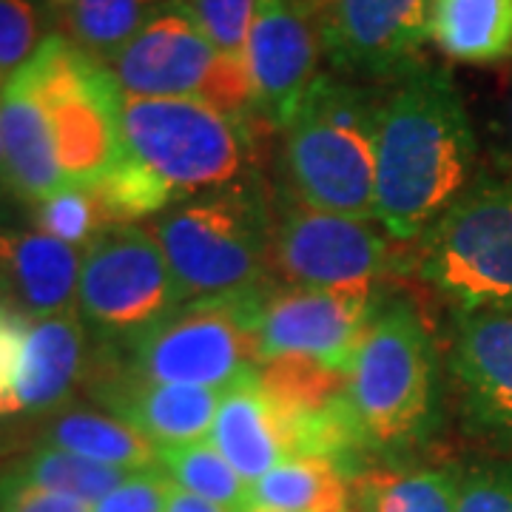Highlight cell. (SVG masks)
Listing matches in <instances>:
<instances>
[{
    "label": "cell",
    "instance_id": "9",
    "mask_svg": "<svg viewBox=\"0 0 512 512\" xmlns=\"http://www.w3.org/2000/svg\"><path fill=\"white\" fill-rule=\"evenodd\" d=\"M109 69L123 94L131 97L202 100L231 114L254 117L245 57L217 49L185 0H165Z\"/></svg>",
    "mask_w": 512,
    "mask_h": 512
},
{
    "label": "cell",
    "instance_id": "8",
    "mask_svg": "<svg viewBox=\"0 0 512 512\" xmlns=\"http://www.w3.org/2000/svg\"><path fill=\"white\" fill-rule=\"evenodd\" d=\"M35 92L66 185H92L123 160V89L106 63L52 35L18 69Z\"/></svg>",
    "mask_w": 512,
    "mask_h": 512
},
{
    "label": "cell",
    "instance_id": "25",
    "mask_svg": "<svg viewBox=\"0 0 512 512\" xmlns=\"http://www.w3.org/2000/svg\"><path fill=\"white\" fill-rule=\"evenodd\" d=\"M251 507L345 512L350 507V478L322 458H285L251 484Z\"/></svg>",
    "mask_w": 512,
    "mask_h": 512
},
{
    "label": "cell",
    "instance_id": "15",
    "mask_svg": "<svg viewBox=\"0 0 512 512\" xmlns=\"http://www.w3.org/2000/svg\"><path fill=\"white\" fill-rule=\"evenodd\" d=\"M447 373L464 427L512 453V313H453Z\"/></svg>",
    "mask_w": 512,
    "mask_h": 512
},
{
    "label": "cell",
    "instance_id": "41",
    "mask_svg": "<svg viewBox=\"0 0 512 512\" xmlns=\"http://www.w3.org/2000/svg\"><path fill=\"white\" fill-rule=\"evenodd\" d=\"M345 512H356V510H353V507H348V510H345Z\"/></svg>",
    "mask_w": 512,
    "mask_h": 512
},
{
    "label": "cell",
    "instance_id": "2",
    "mask_svg": "<svg viewBox=\"0 0 512 512\" xmlns=\"http://www.w3.org/2000/svg\"><path fill=\"white\" fill-rule=\"evenodd\" d=\"M148 231L160 242L185 302H234L274 285V205L259 174L174 202Z\"/></svg>",
    "mask_w": 512,
    "mask_h": 512
},
{
    "label": "cell",
    "instance_id": "23",
    "mask_svg": "<svg viewBox=\"0 0 512 512\" xmlns=\"http://www.w3.org/2000/svg\"><path fill=\"white\" fill-rule=\"evenodd\" d=\"M461 470L453 467H365L350 476L356 512H458Z\"/></svg>",
    "mask_w": 512,
    "mask_h": 512
},
{
    "label": "cell",
    "instance_id": "13",
    "mask_svg": "<svg viewBox=\"0 0 512 512\" xmlns=\"http://www.w3.org/2000/svg\"><path fill=\"white\" fill-rule=\"evenodd\" d=\"M379 302V293L271 285L256 311V359L262 365L282 356H302L348 373Z\"/></svg>",
    "mask_w": 512,
    "mask_h": 512
},
{
    "label": "cell",
    "instance_id": "35",
    "mask_svg": "<svg viewBox=\"0 0 512 512\" xmlns=\"http://www.w3.org/2000/svg\"><path fill=\"white\" fill-rule=\"evenodd\" d=\"M0 512H92V504L26 484L6 473L0 476Z\"/></svg>",
    "mask_w": 512,
    "mask_h": 512
},
{
    "label": "cell",
    "instance_id": "26",
    "mask_svg": "<svg viewBox=\"0 0 512 512\" xmlns=\"http://www.w3.org/2000/svg\"><path fill=\"white\" fill-rule=\"evenodd\" d=\"M160 467L180 490L200 495L228 512L251 507V484L222 456L211 439L180 447H160Z\"/></svg>",
    "mask_w": 512,
    "mask_h": 512
},
{
    "label": "cell",
    "instance_id": "12",
    "mask_svg": "<svg viewBox=\"0 0 512 512\" xmlns=\"http://www.w3.org/2000/svg\"><path fill=\"white\" fill-rule=\"evenodd\" d=\"M333 74L387 86L413 66L430 40L433 0H302Z\"/></svg>",
    "mask_w": 512,
    "mask_h": 512
},
{
    "label": "cell",
    "instance_id": "22",
    "mask_svg": "<svg viewBox=\"0 0 512 512\" xmlns=\"http://www.w3.org/2000/svg\"><path fill=\"white\" fill-rule=\"evenodd\" d=\"M430 40L456 63H507L512 60V0H433Z\"/></svg>",
    "mask_w": 512,
    "mask_h": 512
},
{
    "label": "cell",
    "instance_id": "27",
    "mask_svg": "<svg viewBox=\"0 0 512 512\" xmlns=\"http://www.w3.org/2000/svg\"><path fill=\"white\" fill-rule=\"evenodd\" d=\"M9 473L20 481H26V484L72 495V498L86 501L92 507L131 476V470L94 464L89 458L72 456V453H63V450L46 447V444H37L35 450L26 458H20Z\"/></svg>",
    "mask_w": 512,
    "mask_h": 512
},
{
    "label": "cell",
    "instance_id": "24",
    "mask_svg": "<svg viewBox=\"0 0 512 512\" xmlns=\"http://www.w3.org/2000/svg\"><path fill=\"white\" fill-rule=\"evenodd\" d=\"M55 32L109 66L165 0H46Z\"/></svg>",
    "mask_w": 512,
    "mask_h": 512
},
{
    "label": "cell",
    "instance_id": "40",
    "mask_svg": "<svg viewBox=\"0 0 512 512\" xmlns=\"http://www.w3.org/2000/svg\"><path fill=\"white\" fill-rule=\"evenodd\" d=\"M3 214L6 211H3V180H0V220H3Z\"/></svg>",
    "mask_w": 512,
    "mask_h": 512
},
{
    "label": "cell",
    "instance_id": "29",
    "mask_svg": "<svg viewBox=\"0 0 512 512\" xmlns=\"http://www.w3.org/2000/svg\"><path fill=\"white\" fill-rule=\"evenodd\" d=\"M32 220L40 234L60 239L77 251H86L109 228L92 185H66L46 200L35 202Z\"/></svg>",
    "mask_w": 512,
    "mask_h": 512
},
{
    "label": "cell",
    "instance_id": "34",
    "mask_svg": "<svg viewBox=\"0 0 512 512\" xmlns=\"http://www.w3.org/2000/svg\"><path fill=\"white\" fill-rule=\"evenodd\" d=\"M26 325L29 316L0 302V419L15 416V384H18Z\"/></svg>",
    "mask_w": 512,
    "mask_h": 512
},
{
    "label": "cell",
    "instance_id": "14",
    "mask_svg": "<svg viewBox=\"0 0 512 512\" xmlns=\"http://www.w3.org/2000/svg\"><path fill=\"white\" fill-rule=\"evenodd\" d=\"M322 40L302 0H256L245 43L256 123L282 131L319 77Z\"/></svg>",
    "mask_w": 512,
    "mask_h": 512
},
{
    "label": "cell",
    "instance_id": "3",
    "mask_svg": "<svg viewBox=\"0 0 512 512\" xmlns=\"http://www.w3.org/2000/svg\"><path fill=\"white\" fill-rule=\"evenodd\" d=\"M379 86L322 72L282 128L285 188L299 202L353 220H376Z\"/></svg>",
    "mask_w": 512,
    "mask_h": 512
},
{
    "label": "cell",
    "instance_id": "16",
    "mask_svg": "<svg viewBox=\"0 0 512 512\" xmlns=\"http://www.w3.org/2000/svg\"><path fill=\"white\" fill-rule=\"evenodd\" d=\"M86 387L94 402L103 404L114 419L131 424L157 447L211 439L222 402V390L217 387L137 382L92 362L86 370Z\"/></svg>",
    "mask_w": 512,
    "mask_h": 512
},
{
    "label": "cell",
    "instance_id": "18",
    "mask_svg": "<svg viewBox=\"0 0 512 512\" xmlns=\"http://www.w3.org/2000/svg\"><path fill=\"white\" fill-rule=\"evenodd\" d=\"M83 251L40 231L0 225V288L23 316H55L77 305Z\"/></svg>",
    "mask_w": 512,
    "mask_h": 512
},
{
    "label": "cell",
    "instance_id": "20",
    "mask_svg": "<svg viewBox=\"0 0 512 512\" xmlns=\"http://www.w3.org/2000/svg\"><path fill=\"white\" fill-rule=\"evenodd\" d=\"M211 444L234 464L248 484L262 478L288 458L279 410L259 382V370L242 373L222 390Z\"/></svg>",
    "mask_w": 512,
    "mask_h": 512
},
{
    "label": "cell",
    "instance_id": "4",
    "mask_svg": "<svg viewBox=\"0 0 512 512\" xmlns=\"http://www.w3.org/2000/svg\"><path fill=\"white\" fill-rule=\"evenodd\" d=\"M345 402L367 456L402 453L433 436L441 413L439 350L410 302L376 305L348 370Z\"/></svg>",
    "mask_w": 512,
    "mask_h": 512
},
{
    "label": "cell",
    "instance_id": "31",
    "mask_svg": "<svg viewBox=\"0 0 512 512\" xmlns=\"http://www.w3.org/2000/svg\"><path fill=\"white\" fill-rule=\"evenodd\" d=\"M202 32L217 43L225 55L245 57L256 0H185Z\"/></svg>",
    "mask_w": 512,
    "mask_h": 512
},
{
    "label": "cell",
    "instance_id": "7",
    "mask_svg": "<svg viewBox=\"0 0 512 512\" xmlns=\"http://www.w3.org/2000/svg\"><path fill=\"white\" fill-rule=\"evenodd\" d=\"M262 293L234 302H188L123 345H97L89 362L137 382L225 390L259 365L256 311Z\"/></svg>",
    "mask_w": 512,
    "mask_h": 512
},
{
    "label": "cell",
    "instance_id": "1",
    "mask_svg": "<svg viewBox=\"0 0 512 512\" xmlns=\"http://www.w3.org/2000/svg\"><path fill=\"white\" fill-rule=\"evenodd\" d=\"M379 89L376 222L390 239L413 242L476 180V131L441 66L421 60Z\"/></svg>",
    "mask_w": 512,
    "mask_h": 512
},
{
    "label": "cell",
    "instance_id": "32",
    "mask_svg": "<svg viewBox=\"0 0 512 512\" xmlns=\"http://www.w3.org/2000/svg\"><path fill=\"white\" fill-rule=\"evenodd\" d=\"M458 512H512V461H484L461 470Z\"/></svg>",
    "mask_w": 512,
    "mask_h": 512
},
{
    "label": "cell",
    "instance_id": "11",
    "mask_svg": "<svg viewBox=\"0 0 512 512\" xmlns=\"http://www.w3.org/2000/svg\"><path fill=\"white\" fill-rule=\"evenodd\" d=\"M396 251L370 220L316 211L288 191L274 202L271 265L291 288L376 296Z\"/></svg>",
    "mask_w": 512,
    "mask_h": 512
},
{
    "label": "cell",
    "instance_id": "37",
    "mask_svg": "<svg viewBox=\"0 0 512 512\" xmlns=\"http://www.w3.org/2000/svg\"><path fill=\"white\" fill-rule=\"evenodd\" d=\"M501 165H504V180L512 185V83H510V94H507V117H504V157H501Z\"/></svg>",
    "mask_w": 512,
    "mask_h": 512
},
{
    "label": "cell",
    "instance_id": "28",
    "mask_svg": "<svg viewBox=\"0 0 512 512\" xmlns=\"http://www.w3.org/2000/svg\"><path fill=\"white\" fill-rule=\"evenodd\" d=\"M259 382L282 410H313L339 402L348 390V373L330 370L313 359L282 356L256 365Z\"/></svg>",
    "mask_w": 512,
    "mask_h": 512
},
{
    "label": "cell",
    "instance_id": "21",
    "mask_svg": "<svg viewBox=\"0 0 512 512\" xmlns=\"http://www.w3.org/2000/svg\"><path fill=\"white\" fill-rule=\"evenodd\" d=\"M40 444L72 456L89 458L117 470H151L160 467V447L140 436L126 421L106 416L92 407H63L46 421Z\"/></svg>",
    "mask_w": 512,
    "mask_h": 512
},
{
    "label": "cell",
    "instance_id": "19",
    "mask_svg": "<svg viewBox=\"0 0 512 512\" xmlns=\"http://www.w3.org/2000/svg\"><path fill=\"white\" fill-rule=\"evenodd\" d=\"M0 146L3 183L18 200L35 205L66 188L40 103L20 72L6 77L0 97Z\"/></svg>",
    "mask_w": 512,
    "mask_h": 512
},
{
    "label": "cell",
    "instance_id": "33",
    "mask_svg": "<svg viewBox=\"0 0 512 512\" xmlns=\"http://www.w3.org/2000/svg\"><path fill=\"white\" fill-rule=\"evenodd\" d=\"M174 481L165 476L163 467L137 470L106 498H100L92 512H165Z\"/></svg>",
    "mask_w": 512,
    "mask_h": 512
},
{
    "label": "cell",
    "instance_id": "30",
    "mask_svg": "<svg viewBox=\"0 0 512 512\" xmlns=\"http://www.w3.org/2000/svg\"><path fill=\"white\" fill-rule=\"evenodd\" d=\"M55 35L46 0H0V74H15Z\"/></svg>",
    "mask_w": 512,
    "mask_h": 512
},
{
    "label": "cell",
    "instance_id": "5",
    "mask_svg": "<svg viewBox=\"0 0 512 512\" xmlns=\"http://www.w3.org/2000/svg\"><path fill=\"white\" fill-rule=\"evenodd\" d=\"M254 117L202 100L123 94L126 157L183 202L256 177Z\"/></svg>",
    "mask_w": 512,
    "mask_h": 512
},
{
    "label": "cell",
    "instance_id": "39",
    "mask_svg": "<svg viewBox=\"0 0 512 512\" xmlns=\"http://www.w3.org/2000/svg\"><path fill=\"white\" fill-rule=\"evenodd\" d=\"M242 512H282V510H268V507H248V510Z\"/></svg>",
    "mask_w": 512,
    "mask_h": 512
},
{
    "label": "cell",
    "instance_id": "38",
    "mask_svg": "<svg viewBox=\"0 0 512 512\" xmlns=\"http://www.w3.org/2000/svg\"><path fill=\"white\" fill-rule=\"evenodd\" d=\"M3 86H6V74H0V97H3ZM0 180H3V146H0Z\"/></svg>",
    "mask_w": 512,
    "mask_h": 512
},
{
    "label": "cell",
    "instance_id": "36",
    "mask_svg": "<svg viewBox=\"0 0 512 512\" xmlns=\"http://www.w3.org/2000/svg\"><path fill=\"white\" fill-rule=\"evenodd\" d=\"M165 512H228L217 507V504H211V501H205L200 495H191L180 490L177 484L171 487V495H168V507Z\"/></svg>",
    "mask_w": 512,
    "mask_h": 512
},
{
    "label": "cell",
    "instance_id": "17",
    "mask_svg": "<svg viewBox=\"0 0 512 512\" xmlns=\"http://www.w3.org/2000/svg\"><path fill=\"white\" fill-rule=\"evenodd\" d=\"M86 333L89 330L77 311L29 316L15 384V416H43L63 410L74 387L86 382L92 359Z\"/></svg>",
    "mask_w": 512,
    "mask_h": 512
},
{
    "label": "cell",
    "instance_id": "6",
    "mask_svg": "<svg viewBox=\"0 0 512 512\" xmlns=\"http://www.w3.org/2000/svg\"><path fill=\"white\" fill-rule=\"evenodd\" d=\"M416 274L456 311L512 313V185L478 171L419 237Z\"/></svg>",
    "mask_w": 512,
    "mask_h": 512
},
{
    "label": "cell",
    "instance_id": "10",
    "mask_svg": "<svg viewBox=\"0 0 512 512\" xmlns=\"http://www.w3.org/2000/svg\"><path fill=\"white\" fill-rule=\"evenodd\" d=\"M183 305L174 271L146 225H109L83 251L77 313L97 345H123Z\"/></svg>",
    "mask_w": 512,
    "mask_h": 512
}]
</instances>
